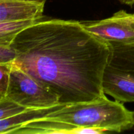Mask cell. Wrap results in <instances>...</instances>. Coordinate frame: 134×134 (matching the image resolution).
<instances>
[{
    "label": "cell",
    "instance_id": "1",
    "mask_svg": "<svg viewBox=\"0 0 134 134\" xmlns=\"http://www.w3.org/2000/svg\"><path fill=\"white\" fill-rule=\"evenodd\" d=\"M13 64L56 94L65 105L106 98L103 78L111 55L109 42L75 20H41L10 44Z\"/></svg>",
    "mask_w": 134,
    "mask_h": 134
},
{
    "label": "cell",
    "instance_id": "2",
    "mask_svg": "<svg viewBox=\"0 0 134 134\" xmlns=\"http://www.w3.org/2000/svg\"><path fill=\"white\" fill-rule=\"evenodd\" d=\"M43 120L60 122L77 127H98L110 132H122L134 127L133 111L118 101L107 98L66 105Z\"/></svg>",
    "mask_w": 134,
    "mask_h": 134
},
{
    "label": "cell",
    "instance_id": "3",
    "mask_svg": "<svg viewBox=\"0 0 134 134\" xmlns=\"http://www.w3.org/2000/svg\"><path fill=\"white\" fill-rule=\"evenodd\" d=\"M5 97L26 108L50 107L60 103L56 94L13 63Z\"/></svg>",
    "mask_w": 134,
    "mask_h": 134
},
{
    "label": "cell",
    "instance_id": "4",
    "mask_svg": "<svg viewBox=\"0 0 134 134\" xmlns=\"http://www.w3.org/2000/svg\"><path fill=\"white\" fill-rule=\"evenodd\" d=\"M88 31L109 43L122 44L134 43V14L124 10L109 18L96 21H82Z\"/></svg>",
    "mask_w": 134,
    "mask_h": 134
},
{
    "label": "cell",
    "instance_id": "5",
    "mask_svg": "<svg viewBox=\"0 0 134 134\" xmlns=\"http://www.w3.org/2000/svg\"><path fill=\"white\" fill-rule=\"evenodd\" d=\"M104 93L120 102H134V77L108 64L103 78Z\"/></svg>",
    "mask_w": 134,
    "mask_h": 134
},
{
    "label": "cell",
    "instance_id": "6",
    "mask_svg": "<svg viewBox=\"0 0 134 134\" xmlns=\"http://www.w3.org/2000/svg\"><path fill=\"white\" fill-rule=\"evenodd\" d=\"M47 0H0V22L37 20L43 17Z\"/></svg>",
    "mask_w": 134,
    "mask_h": 134
},
{
    "label": "cell",
    "instance_id": "7",
    "mask_svg": "<svg viewBox=\"0 0 134 134\" xmlns=\"http://www.w3.org/2000/svg\"><path fill=\"white\" fill-rule=\"evenodd\" d=\"M66 105L59 103L56 105L44 108H27L18 115L0 120V133H12L16 130L30 122L44 119L45 116Z\"/></svg>",
    "mask_w": 134,
    "mask_h": 134
},
{
    "label": "cell",
    "instance_id": "8",
    "mask_svg": "<svg viewBox=\"0 0 134 134\" xmlns=\"http://www.w3.org/2000/svg\"><path fill=\"white\" fill-rule=\"evenodd\" d=\"M109 43L111 55L109 65L124 71L134 77V43L130 44Z\"/></svg>",
    "mask_w": 134,
    "mask_h": 134
},
{
    "label": "cell",
    "instance_id": "9",
    "mask_svg": "<svg viewBox=\"0 0 134 134\" xmlns=\"http://www.w3.org/2000/svg\"><path fill=\"white\" fill-rule=\"evenodd\" d=\"M39 21L40 20H25L0 22V44L10 46L14 38L19 33L35 24Z\"/></svg>",
    "mask_w": 134,
    "mask_h": 134
},
{
    "label": "cell",
    "instance_id": "10",
    "mask_svg": "<svg viewBox=\"0 0 134 134\" xmlns=\"http://www.w3.org/2000/svg\"><path fill=\"white\" fill-rule=\"evenodd\" d=\"M26 109V107L6 97L1 98L0 99V120L18 115L24 111Z\"/></svg>",
    "mask_w": 134,
    "mask_h": 134
},
{
    "label": "cell",
    "instance_id": "11",
    "mask_svg": "<svg viewBox=\"0 0 134 134\" xmlns=\"http://www.w3.org/2000/svg\"><path fill=\"white\" fill-rule=\"evenodd\" d=\"M12 64H0V99L5 97L9 87Z\"/></svg>",
    "mask_w": 134,
    "mask_h": 134
},
{
    "label": "cell",
    "instance_id": "12",
    "mask_svg": "<svg viewBox=\"0 0 134 134\" xmlns=\"http://www.w3.org/2000/svg\"><path fill=\"white\" fill-rule=\"evenodd\" d=\"M16 57V52L11 46L0 44V64H13Z\"/></svg>",
    "mask_w": 134,
    "mask_h": 134
},
{
    "label": "cell",
    "instance_id": "13",
    "mask_svg": "<svg viewBox=\"0 0 134 134\" xmlns=\"http://www.w3.org/2000/svg\"><path fill=\"white\" fill-rule=\"evenodd\" d=\"M122 4L129 5V6H133L134 5V0H118Z\"/></svg>",
    "mask_w": 134,
    "mask_h": 134
},
{
    "label": "cell",
    "instance_id": "14",
    "mask_svg": "<svg viewBox=\"0 0 134 134\" xmlns=\"http://www.w3.org/2000/svg\"><path fill=\"white\" fill-rule=\"evenodd\" d=\"M133 122H134V111H133Z\"/></svg>",
    "mask_w": 134,
    "mask_h": 134
}]
</instances>
